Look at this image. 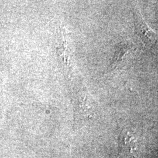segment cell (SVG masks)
I'll return each instance as SVG.
<instances>
[{
	"instance_id": "cell-1",
	"label": "cell",
	"mask_w": 158,
	"mask_h": 158,
	"mask_svg": "<svg viewBox=\"0 0 158 158\" xmlns=\"http://www.w3.org/2000/svg\"><path fill=\"white\" fill-rule=\"evenodd\" d=\"M74 101L77 114L90 116L93 112L94 100L83 85H76L73 89Z\"/></svg>"
},
{
	"instance_id": "cell-2",
	"label": "cell",
	"mask_w": 158,
	"mask_h": 158,
	"mask_svg": "<svg viewBox=\"0 0 158 158\" xmlns=\"http://www.w3.org/2000/svg\"><path fill=\"white\" fill-rule=\"evenodd\" d=\"M134 15L136 36L147 47L149 48H151L156 42V34L145 23L141 12L136 8L135 9Z\"/></svg>"
},
{
	"instance_id": "cell-3",
	"label": "cell",
	"mask_w": 158,
	"mask_h": 158,
	"mask_svg": "<svg viewBox=\"0 0 158 158\" xmlns=\"http://www.w3.org/2000/svg\"><path fill=\"white\" fill-rule=\"evenodd\" d=\"M65 40H63L62 44L58 49V55L61 58V62L64 72L66 73H70L72 68V47L70 45L67 35L65 36Z\"/></svg>"
}]
</instances>
